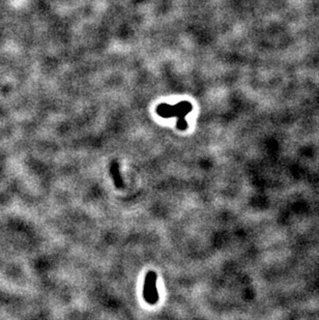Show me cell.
Segmentation results:
<instances>
[{"label": "cell", "instance_id": "6da1fadb", "mask_svg": "<svg viewBox=\"0 0 319 320\" xmlns=\"http://www.w3.org/2000/svg\"><path fill=\"white\" fill-rule=\"evenodd\" d=\"M192 110V105L188 102L179 103L176 106H169V105H161L158 108V113L163 117H171L177 116L178 122L177 128L179 130L187 129V122L185 120V116Z\"/></svg>", "mask_w": 319, "mask_h": 320}, {"label": "cell", "instance_id": "7a4b0ae2", "mask_svg": "<svg viewBox=\"0 0 319 320\" xmlns=\"http://www.w3.org/2000/svg\"><path fill=\"white\" fill-rule=\"evenodd\" d=\"M155 282H157V275L152 270H150L146 275L143 290L144 300L150 303V305H154L159 300V293L157 288H155Z\"/></svg>", "mask_w": 319, "mask_h": 320}, {"label": "cell", "instance_id": "3957f363", "mask_svg": "<svg viewBox=\"0 0 319 320\" xmlns=\"http://www.w3.org/2000/svg\"><path fill=\"white\" fill-rule=\"evenodd\" d=\"M111 174L113 176L114 179V184H115L117 188H124V183H122L121 180V176L119 173V167H118V164L116 162H113L112 165H111Z\"/></svg>", "mask_w": 319, "mask_h": 320}]
</instances>
